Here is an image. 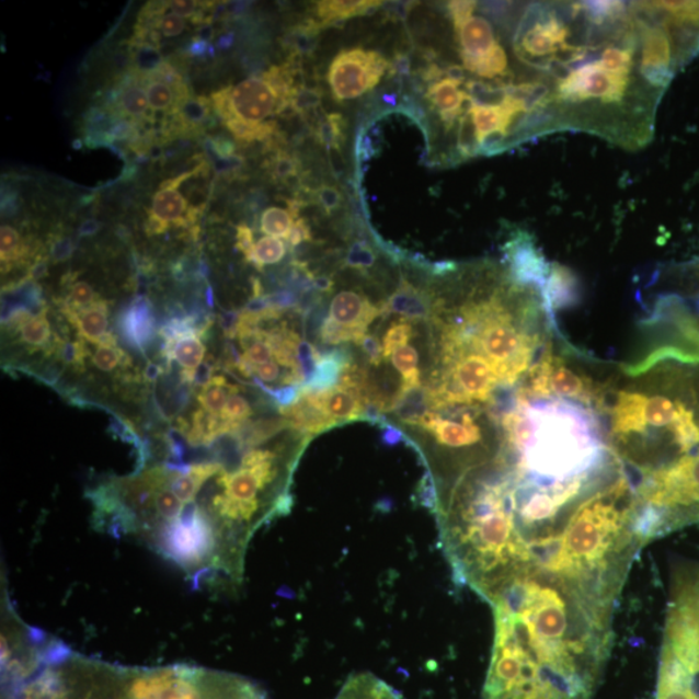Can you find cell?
<instances>
[{"label": "cell", "mask_w": 699, "mask_h": 699, "mask_svg": "<svg viewBox=\"0 0 699 699\" xmlns=\"http://www.w3.org/2000/svg\"><path fill=\"white\" fill-rule=\"evenodd\" d=\"M518 398L529 401L540 399H566L583 405L604 404L603 390L589 377L568 366L549 347L527 373L524 387L517 391Z\"/></svg>", "instance_id": "5b68a950"}, {"label": "cell", "mask_w": 699, "mask_h": 699, "mask_svg": "<svg viewBox=\"0 0 699 699\" xmlns=\"http://www.w3.org/2000/svg\"><path fill=\"white\" fill-rule=\"evenodd\" d=\"M252 415V406L247 399L234 394L228 399L222 413H220V419L232 432H237Z\"/></svg>", "instance_id": "1f68e13d"}, {"label": "cell", "mask_w": 699, "mask_h": 699, "mask_svg": "<svg viewBox=\"0 0 699 699\" xmlns=\"http://www.w3.org/2000/svg\"><path fill=\"white\" fill-rule=\"evenodd\" d=\"M413 334V326L405 319L396 320L389 326L387 333H385L382 340V354L383 359L390 358L392 353L397 352L398 348H401L409 344Z\"/></svg>", "instance_id": "4dcf8cb0"}, {"label": "cell", "mask_w": 699, "mask_h": 699, "mask_svg": "<svg viewBox=\"0 0 699 699\" xmlns=\"http://www.w3.org/2000/svg\"><path fill=\"white\" fill-rule=\"evenodd\" d=\"M699 403L683 392L622 390L610 411L611 451L640 478L699 449Z\"/></svg>", "instance_id": "3957f363"}, {"label": "cell", "mask_w": 699, "mask_h": 699, "mask_svg": "<svg viewBox=\"0 0 699 699\" xmlns=\"http://www.w3.org/2000/svg\"><path fill=\"white\" fill-rule=\"evenodd\" d=\"M419 427L432 433L438 445L452 449L472 448L483 439L482 429L470 412H463L458 423L432 411L421 421Z\"/></svg>", "instance_id": "ba28073f"}, {"label": "cell", "mask_w": 699, "mask_h": 699, "mask_svg": "<svg viewBox=\"0 0 699 699\" xmlns=\"http://www.w3.org/2000/svg\"><path fill=\"white\" fill-rule=\"evenodd\" d=\"M390 412L402 423L419 426L427 413L432 412L429 389L421 385L412 388L401 385Z\"/></svg>", "instance_id": "2e32d148"}, {"label": "cell", "mask_w": 699, "mask_h": 699, "mask_svg": "<svg viewBox=\"0 0 699 699\" xmlns=\"http://www.w3.org/2000/svg\"><path fill=\"white\" fill-rule=\"evenodd\" d=\"M20 341L28 348H45L53 337L51 325L47 319V311L42 310L38 316L32 317L24 325H21Z\"/></svg>", "instance_id": "603a6c76"}, {"label": "cell", "mask_w": 699, "mask_h": 699, "mask_svg": "<svg viewBox=\"0 0 699 699\" xmlns=\"http://www.w3.org/2000/svg\"><path fill=\"white\" fill-rule=\"evenodd\" d=\"M676 317L677 330H680L683 337L699 350V319L694 320L681 312L677 313Z\"/></svg>", "instance_id": "ab89813d"}, {"label": "cell", "mask_w": 699, "mask_h": 699, "mask_svg": "<svg viewBox=\"0 0 699 699\" xmlns=\"http://www.w3.org/2000/svg\"><path fill=\"white\" fill-rule=\"evenodd\" d=\"M156 26L160 28L163 37H176V35H181L185 31L187 21L174 12L167 13L163 14Z\"/></svg>", "instance_id": "f35d334b"}, {"label": "cell", "mask_w": 699, "mask_h": 699, "mask_svg": "<svg viewBox=\"0 0 699 699\" xmlns=\"http://www.w3.org/2000/svg\"><path fill=\"white\" fill-rule=\"evenodd\" d=\"M237 247L240 252L244 253L247 260L252 255L255 247L252 228L245 225L238 226Z\"/></svg>", "instance_id": "f6af8a7d"}, {"label": "cell", "mask_w": 699, "mask_h": 699, "mask_svg": "<svg viewBox=\"0 0 699 699\" xmlns=\"http://www.w3.org/2000/svg\"><path fill=\"white\" fill-rule=\"evenodd\" d=\"M391 76L404 77L409 76L411 71V64L409 57L402 54L396 56L394 61L391 62Z\"/></svg>", "instance_id": "f907efd6"}, {"label": "cell", "mask_w": 699, "mask_h": 699, "mask_svg": "<svg viewBox=\"0 0 699 699\" xmlns=\"http://www.w3.org/2000/svg\"><path fill=\"white\" fill-rule=\"evenodd\" d=\"M3 699H267L234 674L174 665L125 667L61 649L14 679Z\"/></svg>", "instance_id": "7a4b0ae2"}, {"label": "cell", "mask_w": 699, "mask_h": 699, "mask_svg": "<svg viewBox=\"0 0 699 699\" xmlns=\"http://www.w3.org/2000/svg\"><path fill=\"white\" fill-rule=\"evenodd\" d=\"M294 225L295 217L282 208H268L261 217V231L271 238L287 239Z\"/></svg>", "instance_id": "4316f807"}, {"label": "cell", "mask_w": 699, "mask_h": 699, "mask_svg": "<svg viewBox=\"0 0 699 699\" xmlns=\"http://www.w3.org/2000/svg\"><path fill=\"white\" fill-rule=\"evenodd\" d=\"M240 318L241 316L237 311L225 312L222 318H220V323H222L224 332L227 339H233L234 336H238Z\"/></svg>", "instance_id": "7dc6e473"}, {"label": "cell", "mask_w": 699, "mask_h": 699, "mask_svg": "<svg viewBox=\"0 0 699 699\" xmlns=\"http://www.w3.org/2000/svg\"><path fill=\"white\" fill-rule=\"evenodd\" d=\"M71 253H73V244L69 239L57 240L51 249L53 259L56 262L68 260Z\"/></svg>", "instance_id": "c3c4849f"}, {"label": "cell", "mask_w": 699, "mask_h": 699, "mask_svg": "<svg viewBox=\"0 0 699 699\" xmlns=\"http://www.w3.org/2000/svg\"><path fill=\"white\" fill-rule=\"evenodd\" d=\"M234 139L245 145L254 141H270L277 137V125L274 121L266 124L247 123L242 119H231L225 123Z\"/></svg>", "instance_id": "7402d4cb"}, {"label": "cell", "mask_w": 699, "mask_h": 699, "mask_svg": "<svg viewBox=\"0 0 699 699\" xmlns=\"http://www.w3.org/2000/svg\"><path fill=\"white\" fill-rule=\"evenodd\" d=\"M280 364L274 360L260 364V366L251 367L254 378H259L262 382H275L280 378Z\"/></svg>", "instance_id": "7bdbcfd3"}, {"label": "cell", "mask_w": 699, "mask_h": 699, "mask_svg": "<svg viewBox=\"0 0 699 699\" xmlns=\"http://www.w3.org/2000/svg\"><path fill=\"white\" fill-rule=\"evenodd\" d=\"M363 353L367 355V358L374 367H380L383 354H382V345H380V341H378L373 334H366L359 344Z\"/></svg>", "instance_id": "60d3db41"}, {"label": "cell", "mask_w": 699, "mask_h": 699, "mask_svg": "<svg viewBox=\"0 0 699 699\" xmlns=\"http://www.w3.org/2000/svg\"><path fill=\"white\" fill-rule=\"evenodd\" d=\"M197 213L188 208L187 202L176 188L163 187L153 196L151 218L163 226H190L195 222Z\"/></svg>", "instance_id": "4fadbf2b"}, {"label": "cell", "mask_w": 699, "mask_h": 699, "mask_svg": "<svg viewBox=\"0 0 699 699\" xmlns=\"http://www.w3.org/2000/svg\"><path fill=\"white\" fill-rule=\"evenodd\" d=\"M316 117L312 131L319 145L324 146L328 151H341L346 140V118L340 113H323L322 110Z\"/></svg>", "instance_id": "d6986e66"}, {"label": "cell", "mask_w": 699, "mask_h": 699, "mask_svg": "<svg viewBox=\"0 0 699 699\" xmlns=\"http://www.w3.org/2000/svg\"><path fill=\"white\" fill-rule=\"evenodd\" d=\"M391 62L374 49H342L328 70L332 96L336 102L358 99L373 91L388 73Z\"/></svg>", "instance_id": "8992f818"}, {"label": "cell", "mask_w": 699, "mask_h": 699, "mask_svg": "<svg viewBox=\"0 0 699 699\" xmlns=\"http://www.w3.org/2000/svg\"><path fill=\"white\" fill-rule=\"evenodd\" d=\"M204 3L199 2H191V0H174V2H169V7L174 13L180 14L183 19H197L202 16L199 11L203 10Z\"/></svg>", "instance_id": "ee69618b"}, {"label": "cell", "mask_w": 699, "mask_h": 699, "mask_svg": "<svg viewBox=\"0 0 699 699\" xmlns=\"http://www.w3.org/2000/svg\"><path fill=\"white\" fill-rule=\"evenodd\" d=\"M142 81L146 82V92L151 108L159 112H173L177 103L174 90L165 83L147 78L145 73H142Z\"/></svg>", "instance_id": "f1b7e54d"}, {"label": "cell", "mask_w": 699, "mask_h": 699, "mask_svg": "<svg viewBox=\"0 0 699 699\" xmlns=\"http://www.w3.org/2000/svg\"><path fill=\"white\" fill-rule=\"evenodd\" d=\"M268 173L277 182H289L298 177L302 171V163L297 156L277 151L268 162Z\"/></svg>", "instance_id": "f546056e"}, {"label": "cell", "mask_w": 699, "mask_h": 699, "mask_svg": "<svg viewBox=\"0 0 699 699\" xmlns=\"http://www.w3.org/2000/svg\"><path fill=\"white\" fill-rule=\"evenodd\" d=\"M56 352L59 358L76 369L84 368V359L89 356V350L83 340L76 342H57Z\"/></svg>", "instance_id": "e575fe53"}, {"label": "cell", "mask_w": 699, "mask_h": 699, "mask_svg": "<svg viewBox=\"0 0 699 699\" xmlns=\"http://www.w3.org/2000/svg\"><path fill=\"white\" fill-rule=\"evenodd\" d=\"M381 316L382 308H377L367 297L353 290L340 291L331 302L330 318L334 323L354 332L359 342L368 334L370 323Z\"/></svg>", "instance_id": "9c48e42d"}, {"label": "cell", "mask_w": 699, "mask_h": 699, "mask_svg": "<svg viewBox=\"0 0 699 699\" xmlns=\"http://www.w3.org/2000/svg\"><path fill=\"white\" fill-rule=\"evenodd\" d=\"M285 253H287V248L280 239L267 237L256 242L252 255L247 261L262 270L263 266L279 263Z\"/></svg>", "instance_id": "484cf974"}, {"label": "cell", "mask_w": 699, "mask_h": 699, "mask_svg": "<svg viewBox=\"0 0 699 699\" xmlns=\"http://www.w3.org/2000/svg\"><path fill=\"white\" fill-rule=\"evenodd\" d=\"M376 260L374 248L367 241L358 240L350 245L345 256V266L367 274V271L375 266Z\"/></svg>", "instance_id": "d6a6232c"}, {"label": "cell", "mask_w": 699, "mask_h": 699, "mask_svg": "<svg viewBox=\"0 0 699 699\" xmlns=\"http://www.w3.org/2000/svg\"><path fill=\"white\" fill-rule=\"evenodd\" d=\"M206 348L198 334H188L173 341L165 342L163 356L168 363L176 360L183 368V380L192 383L195 370L202 366Z\"/></svg>", "instance_id": "5bb4252c"}, {"label": "cell", "mask_w": 699, "mask_h": 699, "mask_svg": "<svg viewBox=\"0 0 699 699\" xmlns=\"http://www.w3.org/2000/svg\"><path fill=\"white\" fill-rule=\"evenodd\" d=\"M214 367L210 363H203V366H199L194 374V378H192V383L197 385V387L204 388L206 383H208L213 378Z\"/></svg>", "instance_id": "816d5d0a"}, {"label": "cell", "mask_w": 699, "mask_h": 699, "mask_svg": "<svg viewBox=\"0 0 699 699\" xmlns=\"http://www.w3.org/2000/svg\"><path fill=\"white\" fill-rule=\"evenodd\" d=\"M28 254V249L24 244L20 233L12 226L3 225L0 230V259L2 265L10 268L13 263L23 262Z\"/></svg>", "instance_id": "d4e9b609"}, {"label": "cell", "mask_w": 699, "mask_h": 699, "mask_svg": "<svg viewBox=\"0 0 699 699\" xmlns=\"http://www.w3.org/2000/svg\"><path fill=\"white\" fill-rule=\"evenodd\" d=\"M69 323L78 331V336L94 345H103L114 340L108 332V303L98 301L89 308L81 310H62Z\"/></svg>", "instance_id": "8fae6325"}, {"label": "cell", "mask_w": 699, "mask_h": 699, "mask_svg": "<svg viewBox=\"0 0 699 699\" xmlns=\"http://www.w3.org/2000/svg\"><path fill=\"white\" fill-rule=\"evenodd\" d=\"M68 288V295L61 306V310H81L100 301L95 290L88 283L78 282L69 285Z\"/></svg>", "instance_id": "836d02e7"}, {"label": "cell", "mask_w": 699, "mask_h": 699, "mask_svg": "<svg viewBox=\"0 0 699 699\" xmlns=\"http://www.w3.org/2000/svg\"><path fill=\"white\" fill-rule=\"evenodd\" d=\"M352 366V360L346 350L334 348L322 354L316 374L311 380L303 385L305 390L323 392L336 388L341 381L342 374Z\"/></svg>", "instance_id": "e0dca14e"}, {"label": "cell", "mask_w": 699, "mask_h": 699, "mask_svg": "<svg viewBox=\"0 0 699 699\" xmlns=\"http://www.w3.org/2000/svg\"><path fill=\"white\" fill-rule=\"evenodd\" d=\"M313 289L320 291V294H330L334 288V283L331 277L316 276L312 280Z\"/></svg>", "instance_id": "db71d44e"}, {"label": "cell", "mask_w": 699, "mask_h": 699, "mask_svg": "<svg viewBox=\"0 0 699 699\" xmlns=\"http://www.w3.org/2000/svg\"><path fill=\"white\" fill-rule=\"evenodd\" d=\"M377 0H325L313 7V20L320 27L334 26L348 19L366 16L380 9Z\"/></svg>", "instance_id": "7c38bea8"}, {"label": "cell", "mask_w": 699, "mask_h": 699, "mask_svg": "<svg viewBox=\"0 0 699 699\" xmlns=\"http://www.w3.org/2000/svg\"><path fill=\"white\" fill-rule=\"evenodd\" d=\"M116 104L118 112L123 116L137 121L147 118L149 106H151L149 105L147 92L138 83L137 78H130L124 83L116 99Z\"/></svg>", "instance_id": "ffe728a7"}, {"label": "cell", "mask_w": 699, "mask_h": 699, "mask_svg": "<svg viewBox=\"0 0 699 699\" xmlns=\"http://www.w3.org/2000/svg\"><path fill=\"white\" fill-rule=\"evenodd\" d=\"M287 240L290 247L301 245L302 242L312 241V232L310 230V226L306 224V220L302 218L296 219L294 227L288 234Z\"/></svg>", "instance_id": "b9f144b4"}, {"label": "cell", "mask_w": 699, "mask_h": 699, "mask_svg": "<svg viewBox=\"0 0 699 699\" xmlns=\"http://www.w3.org/2000/svg\"><path fill=\"white\" fill-rule=\"evenodd\" d=\"M210 100L225 123L242 119L262 124L263 119L283 112L279 96L263 77L248 78L233 88L214 92Z\"/></svg>", "instance_id": "52a82bcc"}, {"label": "cell", "mask_w": 699, "mask_h": 699, "mask_svg": "<svg viewBox=\"0 0 699 699\" xmlns=\"http://www.w3.org/2000/svg\"><path fill=\"white\" fill-rule=\"evenodd\" d=\"M638 530L645 546L699 524V449L632 484Z\"/></svg>", "instance_id": "277c9868"}, {"label": "cell", "mask_w": 699, "mask_h": 699, "mask_svg": "<svg viewBox=\"0 0 699 699\" xmlns=\"http://www.w3.org/2000/svg\"><path fill=\"white\" fill-rule=\"evenodd\" d=\"M162 374V368L160 366H157V364L153 363H149L146 370H145V377L146 380L148 381H156L157 378H159Z\"/></svg>", "instance_id": "680465c9"}, {"label": "cell", "mask_w": 699, "mask_h": 699, "mask_svg": "<svg viewBox=\"0 0 699 699\" xmlns=\"http://www.w3.org/2000/svg\"><path fill=\"white\" fill-rule=\"evenodd\" d=\"M297 359L299 369H301L305 383H308L313 374H316L318 363L322 359V354L318 352V348L310 344L308 341L299 342L297 348ZM303 383V385H305Z\"/></svg>", "instance_id": "8d00e7d4"}, {"label": "cell", "mask_w": 699, "mask_h": 699, "mask_svg": "<svg viewBox=\"0 0 699 699\" xmlns=\"http://www.w3.org/2000/svg\"><path fill=\"white\" fill-rule=\"evenodd\" d=\"M333 699H402L389 684L374 674H355Z\"/></svg>", "instance_id": "ac0fdd59"}, {"label": "cell", "mask_w": 699, "mask_h": 699, "mask_svg": "<svg viewBox=\"0 0 699 699\" xmlns=\"http://www.w3.org/2000/svg\"><path fill=\"white\" fill-rule=\"evenodd\" d=\"M233 42V35H227V37H224L222 39H220L219 42V46L222 48H228L232 45Z\"/></svg>", "instance_id": "91938a15"}, {"label": "cell", "mask_w": 699, "mask_h": 699, "mask_svg": "<svg viewBox=\"0 0 699 699\" xmlns=\"http://www.w3.org/2000/svg\"><path fill=\"white\" fill-rule=\"evenodd\" d=\"M270 301L271 305L274 306V308L284 312L287 309L296 308L298 299L294 291L282 290L277 291V294L273 296H270Z\"/></svg>", "instance_id": "bcb514c9"}, {"label": "cell", "mask_w": 699, "mask_h": 699, "mask_svg": "<svg viewBox=\"0 0 699 699\" xmlns=\"http://www.w3.org/2000/svg\"><path fill=\"white\" fill-rule=\"evenodd\" d=\"M100 227H102V225L95 219L84 220L80 228V234L81 237H92V234L99 232Z\"/></svg>", "instance_id": "9f6ffc18"}, {"label": "cell", "mask_w": 699, "mask_h": 699, "mask_svg": "<svg viewBox=\"0 0 699 699\" xmlns=\"http://www.w3.org/2000/svg\"><path fill=\"white\" fill-rule=\"evenodd\" d=\"M47 260H38L37 262L34 263V265L32 266L31 271H28V277H31V279H41V277L45 276L47 274Z\"/></svg>", "instance_id": "11a10c76"}, {"label": "cell", "mask_w": 699, "mask_h": 699, "mask_svg": "<svg viewBox=\"0 0 699 699\" xmlns=\"http://www.w3.org/2000/svg\"><path fill=\"white\" fill-rule=\"evenodd\" d=\"M313 198L317 199L319 208L328 214V216L336 213L341 208V205L344 204V195H342L339 187L333 184H320L316 192H313Z\"/></svg>", "instance_id": "74e56055"}, {"label": "cell", "mask_w": 699, "mask_h": 699, "mask_svg": "<svg viewBox=\"0 0 699 699\" xmlns=\"http://www.w3.org/2000/svg\"><path fill=\"white\" fill-rule=\"evenodd\" d=\"M121 326L125 337L134 346L142 350L153 336L154 322L151 303L145 297H138L124 313Z\"/></svg>", "instance_id": "9a60e30c"}, {"label": "cell", "mask_w": 699, "mask_h": 699, "mask_svg": "<svg viewBox=\"0 0 699 699\" xmlns=\"http://www.w3.org/2000/svg\"><path fill=\"white\" fill-rule=\"evenodd\" d=\"M382 440L385 444L390 446H396L401 444V442L405 440L404 434L398 429L397 426L391 424H385L382 426Z\"/></svg>", "instance_id": "681fc988"}, {"label": "cell", "mask_w": 699, "mask_h": 699, "mask_svg": "<svg viewBox=\"0 0 699 699\" xmlns=\"http://www.w3.org/2000/svg\"><path fill=\"white\" fill-rule=\"evenodd\" d=\"M439 301L435 302L429 291L415 287L402 277L398 289L390 296L382 308L383 317L399 316L409 320H427L439 310Z\"/></svg>", "instance_id": "30bf717a"}, {"label": "cell", "mask_w": 699, "mask_h": 699, "mask_svg": "<svg viewBox=\"0 0 699 699\" xmlns=\"http://www.w3.org/2000/svg\"><path fill=\"white\" fill-rule=\"evenodd\" d=\"M391 363L403 377V387L412 388L421 385L419 354L415 347L405 345L391 355Z\"/></svg>", "instance_id": "cb8c5ba5"}, {"label": "cell", "mask_w": 699, "mask_h": 699, "mask_svg": "<svg viewBox=\"0 0 699 699\" xmlns=\"http://www.w3.org/2000/svg\"><path fill=\"white\" fill-rule=\"evenodd\" d=\"M618 601L531 573L492 598L495 637L483 699H592L610 657Z\"/></svg>", "instance_id": "6da1fadb"}, {"label": "cell", "mask_w": 699, "mask_h": 699, "mask_svg": "<svg viewBox=\"0 0 699 699\" xmlns=\"http://www.w3.org/2000/svg\"><path fill=\"white\" fill-rule=\"evenodd\" d=\"M413 4H416V3H409V2L391 3V5L388 7L389 16L397 20H404L406 16V13H409L411 10V5Z\"/></svg>", "instance_id": "f5cc1de1"}, {"label": "cell", "mask_w": 699, "mask_h": 699, "mask_svg": "<svg viewBox=\"0 0 699 699\" xmlns=\"http://www.w3.org/2000/svg\"><path fill=\"white\" fill-rule=\"evenodd\" d=\"M190 51L192 55L195 56H205L206 53L211 54V47L205 41L196 39L194 43H192Z\"/></svg>", "instance_id": "6f0895ef"}, {"label": "cell", "mask_w": 699, "mask_h": 699, "mask_svg": "<svg viewBox=\"0 0 699 699\" xmlns=\"http://www.w3.org/2000/svg\"><path fill=\"white\" fill-rule=\"evenodd\" d=\"M319 336L325 345H340L345 344V342L359 344V339L354 332L334 323L331 318L324 319L322 326H320Z\"/></svg>", "instance_id": "d590c367"}, {"label": "cell", "mask_w": 699, "mask_h": 699, "mask_svg": "<svg viewBox=\"0 0 699 699\" xmlns=\"http://www.w3.org/2000/svg\"><path fill=\"white\" fill-rule=\"evenodd\" d=\"M91 360L103 373H112L118 367L126 368L130 366V358L117 346V341L99 345L94 354H92Z\"/></svg>", "instance_id": "83f0119b"}, {"label": "cell", "mask_w": 699, "mask_h": 699, "mask_svg": "<svg viewBox=\"0 0 699 699\" xmlns=\"http://www.w3.org/2000/svg\"><path fill=\"white\" fill-rule=\"evenodd\" d=\"M238 392V387L228 382L225 377L216 376L199 391L197 399L198 403L203 405V410L220 416L228 399Z\"/></svg>", "instance_id": "44dd1931"}]
</instances>
